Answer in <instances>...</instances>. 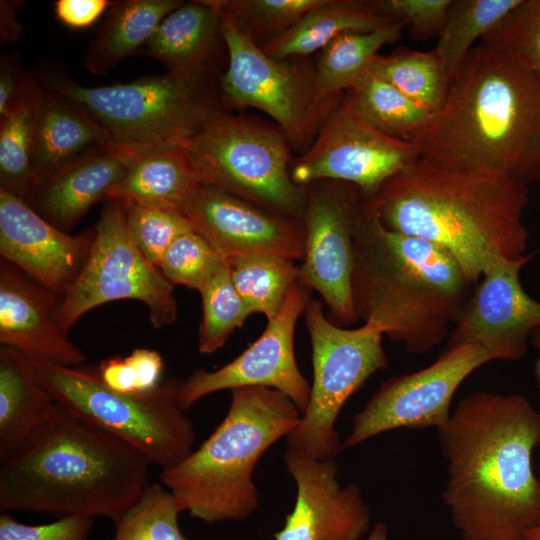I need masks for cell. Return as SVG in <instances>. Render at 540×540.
<instances>
[{
	"label": "cell",
	"mask_w": 540,
	"mask_h": 540,
	"mask_svg": "<svg viewBox=\"0 0 540 540\" xmlns=\"http://www.w3.org/2000/svg\"><path fill=\"white\" fill-rule=\"evenodd\" d=\"M447 460L442 500L462 540H521L540 521L532 468L540 413L520 394L473 392L438 429Z\"/></svg>",
	"instance_id": "cell-1"
},
{
	"label": "cell",
	"mask_w": 540,
	"mask_h": 540,
	"mask_svg": "<svg viewBox=\"0 0 540 540\" xmlns=\"http://www.w3.org/2000/svg\"><path fill=\"white\" fill-rule=\"evenodd\" d=\"M409 141L446 169L540 182V80L480 42L449 83L442 108Z\"/></svg>",
	"instance_id": "cell-2"
},
{
	"label": "cell",
	"mask_w": 540,
	"mask_h": 540,
	"mask_svg": "<svg viewBox=\"0 0 540 540\" xmlns=\"http://www.w3.org/2000/svg\"><path fill=\"white\" fill-rule=\"evenodd\" d=\"M365 200L386 228L447 250L473 284L496 257L527 254L529 191L514 179L454 171L419 157Z\"/></svg>",
	"instance_id": "cell-3"
},
{
	"label": "cell",
	"mask_w": 540,
	"mask_h": 540,
	"mask_svg": "<svg viewBox=\"0 0 540 540\" xmlns=\"http://www.w3.org/2000/svg\"><path fill=\"white\" fill-rule=\"evenodd\" d=\"M151 465L131 445L56 404L0 461V510L114 523L142 496Z\"/></svg>",
	"instance_id": "cell-4"
},
{
	"label": "cell",
	"mask_w": 540,
	"mask_h": 540,
	"mask_svg": "<svg viewBox=\"0 0 540 540\" xmlns=\"http://www.w3.org/2000/svg\"><path fill=\"white\" fill-rule=\"evenodd\" d=\"M472 284L444 248L386 228L364 195L351 279L359 319L408 352L424 353L448 338Z\"/></svg>",
	"instance_id": "cell-5"
},
{
	"label": "cell",
	"mask_w": 540,
	"mask_h": 540,
	"mask_svg": "<svg viewBox=\"0 0 540 540\" xmlns=\"http://www.w3.org/2000/svg\"><path fill=\"white\" fill-rule=\"evenodd\" d=\"M229 410L213 433L159 477L184 511L209 524L242 521L259 505L254 469L264 452L288 436L301 412L282 392L265 387L231 390Z\"/></svg>",
	"instance_id": "cell-6"
},
{
	"label": "cell",
	"mask_w": 540,
	"mask_h": 540,
	"mask_svg": "<svg viewBox=\"0 0 540 540\" xmlns=\"http://www.w3.org/2000/svg\"><path fill=\"white\" fill-rule=\"evenodd\" d=\"M211 77L167 71L130 83L87 87L49 73L43 83L50 92L88 111L112 146L138 155L187 145L209 119L223 111Z\"/></svg>",
	"instance_id": "cell-7"
},
{
	"label": "cell",
	"mask_w": 540,
	"mask_h": 540,
	"mask_svg": "<svg viewBox=\"0 0 540 540\" xmlns=\"http://www.w3.org/2000/svg\"><path fill=\"white\" fill-rule=\"evenodd\" d=\"M56 404L131 445L162 470L191 452L195 430L178 401L182 380L168 379L153 392L124 394L106 387L95 370L30 359Z\"/></svg>",
	"instance_id": "cell-8"
},
{
	"label": "cell",
	"mask_w": 540,
	"mask_h": 540,
	"mask_svg": "<svg viewBox=\"0 0 540 540\" xmlns=\"http://www.w3.org/2000/svg\"><path fill=\"white\" fill-rule=\"evenodd\" d=\"M186 149L201 184L271 213L303 220L306 187L291 178L292 146L277 125L221 111Z\"/></svg>",
	"instance_id": "cell-9"
},
{
	"label": "cell",
	"mask_w": 540,
	"mask_h": 540,
	"mask_svg": "<svg viewBox=\"0 0 540 540\" xmlns=\"http://www.w3.org/2000/svg\"><path fill=\"white\" fill-rule=\"evenodd\" d=\"M312 346L313 382L307 408L287 436L288 450L318 460H334L342 450L336 419L366 380L388 365L383 334L364 323L343 328L310 298L304 311Z\"/></svg>",
	"instance_id": "cell-10"
},
{
	"label": "cell",
	"mask_w": 540,
	"mask_h": 540,
	"mask_svg": "<svg viewBox=\"0 0 540 540\" xmlns=\"http://www.w3.org/2000/svg\"><path fill=\"white\" fill-rule=\"evenodd\" d=\"M218 13L228 53V67L220 79L222 102L263 111L283 131L292 148L304 153L344 94L322 97L315 68L304 57L267 55Z\"/></svg>",
	"instance_id": "cell-11"
},
{
	"label": "cell",
	"mask_w": 540,
	"mask_h": 540,
	"mask_svg": "<svg viewBox=\"0 0 540 540\" xmlns=\"http://www.w3.org/2000/svg\"><path fill=\"white\" fill-rule=\"evenodd\" d=\"M94 230L84 267L56 311L63 334L67 336L88 311L123 299L143 302L154 328L174 324L178 318L174 286L135 246L122 202L107 199Z\"/></svg>",
	"instance_id": "cell-12"
},
{
	"label": "cell",
	"mask_w": 540,
	"mask_h": 540,
	"mask_svg": "<svg viewBox=\"0 0 540 540\" xmlns=\"http://www.w3.org/2000/svg\"><path fill=\"white\" fill-rule=\"evenodd\" d=\"M420 157L409 140L389 137L357 111L350 92L320 128L311 146L291 163V178L299 186L321 180L345 182L366 196Z\"/></svg>",
	"instance_id": "cell-13"
},
{
	"label": "cell",
	"mask_w": 540,
	"mask_h": 540,
	"mask_svg": "<svg viewBox=\"0 0 540 540\" xmlns=\"http://www.w3.org/2000/svg\"><path fill=\"white\" fill-rule=\"evenodd\" d=\"M305 187V252L299 282L320 294L333 323L353 324L359 319L351 287L354 234L364 194L354 185L331 180Z\"/></svg>",
	"instance_id": "cell-14"
},
{
	"label": "cell",
	"mask_w": 540,
	"mask_h": 540,
	"mask_svg": "<svg viewBox=\"0 0 540 540\" xmlns=\"http://www.w3.org/2000/svg\"><path fill=\"white\" fill-rule=\"evenodd\" d=\"M491 361L476 345L447 347L429 366L389 378L352 418V431L342 449L397 428L440 429L451 416L450 405L458 387Z\"/></svg>",
	"instance_id": "cell-15"
},
{
	"label": "cell",
	"mask_w": 540,
	"mask_h": 540,
	"mask_svg": "<svg viewBox=\"0 0 540 540\" xmlns=\"http://www.w3.org/2000/svg\"><path fill=\"white\" fill-rule=\"evenodd\" d=\"M310 299L309 289L295 283L279 314L269 320L260 337L238 357L218 370H196L182 380L178 401L183 410L202 397L221 390L265 387L287 395L303 414L311 385L300 372L294 351L296 323Z\"/></svg>",
	"instance_id": "cell-16"
},
{
	"label": "cell",
	"mask_w": 540,
	"mask_h": 540,
	"mask_svg": "<svg viewBox=\"0 0 540 540\" xmlns=\"http://www.w3.org/2000/svg\"><path fill=\"white\" fill-rule=\"evenodd\" d=\"M532 256H498L486 267L451 329L447 347L476 345L493 361L524 357L528 339L540 326V302L520 281V272Z\"/></svg>",
	"instance_id": "cell-17"
},
{
	"label": "cell",
	"mask_w": 540,
	"mask_h": 540,
	"mask_svg": "<svg viewBox=\"0 0 540 540\" xmlns=\"http://www.w3.org/2000/svg\"><path fill=\"white\" fill-rule=\"evenodd\" d=\"M181 213L191 229L225 260L252 256L303 259V220L271 213L214 186L200 184Z\"/></svg>",
	"instance_id": "cell-18"
},
{
	"label": "cell",
	"mask_w": 540,
	"mask_h": 540,
	"mask_svg": "<svg viewBox=\"0 0 540 540\" xmlns=\"http://www.w3.org/2000/svg\"><path fill=\"white\" fill-rule=\"evenodd\" d=\"M284 463L297 485L293 510L275 540H360L370 510L355 484L341 486L335 460H318L287 449Z\"/></svg>",
	"instance_id": "cell-19"
},
{
	"label": "cell",
	"mask_w": 540,
	"mask_h": 540,
	"mask_svg": "<svg viewBox=\"0 0 540 540\" xmlns=\"http://www.w3.org/2000/svg\"><path fill=\"white\" fill-rule=\"evenodd\" d=\"M95 230L70 235L49 223L25 200L0 190V255L59 297L80 274Z\"/></svg>",
	"instance_id": "cell-20"
},
{
	"label": "cell",
	"mask_w": 540,
	"mask_h": 540,
	"mask_svg": "<svg viewBox=\"0 0 540 540\" xmlns=\"http://www.w3.org/2000/svg\"><path fill=\"white\" fill-rule=\"evenodd\" d=\"M61 297L10 262H0V343L29 359L76 367L85 353L60 330Z\"/></svg>",
	"instance_id": "cell-21"
},
{
	"label": "cell",
	"mask_w": 540,
	"mask_h": 540,
	"mask_svg": "<svg viewBox=\"0 0 540 540\" xmlns=\"http://www.w3.org/2000/svg\"><path fill=\"white\" fill-rule=\"evenodd\" d=\"M135 155L111 144L35 186L25 202L69 233L87 211L125 177Z\"/></svg>",
	"instance_id": "cell-22"
},
{
	"label": "cell",
	"mask_w": 540,
	"mask_h": 540,
	"mask_svg": "<svg viewBox=\"0 0 540 540\" xmlns=\"http://www.w3.org/2000/svg\"><path fill=\"white\" fill-rule=\"evenodd\" d=\"M108 145L106 131L88 111L63 96L44 92L32 151L31 190Z\"/></svg>",
	"instance_id": "cell-23"
},
{
	"label": "cell",
	"mask_w": 540,
	"mask_h": 540,
	"mask_svg": "<svg viewBox=\"0 0 540 540\" xmlns=\"http://www.w3.org/2000/svg\"><path fill=\"white\" fill-rule=\"evenodd\" d=\"M221 18L209 0L182 3L166 15L140 52L168 72L212 76L220 44Z\"/></svg>",
	"instance_id": "cell-24"
},
{
	"label": "cell",
	"mask_w": 540,
	"mask_h": 540,
	"mask_svg": "<svg viewBox=\"0 0 540 540\" xmlns=\"http://www.w3.org/2000/svg\"><path fill=\"white\" fill-rule=\"evenodd\" d=\"M200 184L186 145L172 146L135 155L107 199L181 212Z\"/></svg>",
	"instance_id": "cell-25"
},
{
	"label": "cell",
	"mask_w": 540,
	"mask_h": 540,
	"mask_svg": "<svg viewBox=\"0 0 540 540\" xmlns=\"http://www.w3.org/2000/svg\"><path fill=\"white\" fill-rule=\"evenodd\" d=\"M56 403L41 384L31 360L0 348V461L50 416Z\"/></svg>",
	"instance_id": "cell-26"
},
{
	"label": "cell",
	"mask_w": 540,
	"mask_h": 540,
	"mask_svg": "<svg viewBox=\"0 0 540 540\" xmlns=\"http://www.w3.org/2000/svg\"><path fill=\"white\" fill-rule=\"evenodd\" d=\"M394 22L380 13L374 0H323L262 50L273 58L306 57L344 33L373 31Z\"/></svg>",
	"instance_id": "cell-27"
},
{
	"label": "cell",
	"mask_w": 540,
	"mask_h": 540,
	"mask_svg": "<svg viewBox=\"0 0 540 540\" xmlns=\"http://www.w3.org/2000/svg\"><path fill=\"white\" fill-rule=\"evenodd\" d=\"M182 3L178 0L114 2L90 42L84 57L86 68L101 75L122 59L140 52L162 19Z\"/></svg>",
	"instance_id": "cell-28"
},
{
	"label": "cell",
	"mask_w": 540,
	"mask_h": 540,
	"mask_svg": "<svg viewBox=\"0 0 540 540\" xmlns=\"http://www.w3.org/2000/svg\"><path fill=\"white\" fill-rule=\"evenodd\" d=\"M44 90L29 75L10 113L0 120V190L25 200L32 188L31 160Z\"/></svg>",
	"instance_id": "cell-29"
},
{
	"label": "cell",
	"mask_w": 540,
	"mask_h": 540,
	"mask_svg": "<svg viewBox=\"0 0 540 540\" xmlns=\"http://www.w3.org/2000/svg\"><path fill=\"white\" fill-rule=\"evenodd\" d=\"M405 25L396 21L373 31L344 33L320 50L314 68L321 96L336 98L350 90L380 48L401 38Z\"/></svg>",
	"instance_id": "cell-30"
},
{
	"label": "cell",
	"mask_w": 540,
	"mask_h": 540,
	"mask_svg": "<svg viewBox=\"0 0 540 540\" xmlns=\"http://www.w3.org/2000/svg\"><path fill=\"white\" fill-rule=\"evenodd\" d=\"M522 0H452L434 51L448 83L469 55L476 41L485 37Z\"/></svg>",
	"instance_id": "cell-31"
},
{
	"label": "cell",
	"mask_w": 540,
	"mask_h": 540,
	"mask_svg": "<svg viewBox=\"0 0 540 540\" xmlns=\"http://www.w3.org/2000/svg\"><path fill=\"white\" fill-rule=\"evenodd\" d=\"M348 91L360 115L392 138L409 140L433 117L423 106L368 70Z\"/></svg>",
	"instance_id": "cell-32"
},
{
	"label": "cell",
	"mask_w": 540,
	"mask_h": 540,
	"mask_svg": "<svg viewBox=\"0 0 540 540\" xmlns=\"http://www.w3.org/2000/svg\"><path fill=\"white\" fill-rule=\"evenodd\" d=\"M368 71L389 83L433 115L443 106L448 80L433 50L397 49L390 55H376Z\"/></svg>",
	"instance_id": "cell-33"
},
{
	"label": "cell",
	"mask_w": 540,
	"mask_h": 540,
	"mask_svg": "<svg viewBox=\"0 0 540 540\" xmlns=\"http://www.w3.org/2000/svg\"><path fill=\"white\" fill-rule=\"evenodd\" d=\"M233 285L251 313L267 320L281 311L291 287L299 281L295 261L274 256L226 260Z\"/></svg>",
	"instance_id": "cell-34"
},
{
	"label": "cell",
	"mask_w": 540,
	"mask_h": 540,
	"mask_svg": "<svg viewBox=\"0 0 540 540\" xmlns=\"http://www.w3.org/2000/svg\"><path fill=\"white\" fill-rule=\"evenodd\" d=\"M248 39L259 47L294 26L323 0H209Z\"/></svg>",
	"instance_id": "cell-35"
},
{
	"label": "cell",
	"mask_w": 540,
	"mask_h": 540,
	"mask_svg": "<svg viewBox=\"0 0 540 540\" xmlns=\"http://www.w3.org/2000/svg\"><path fill=\"white\" fill-rule=\"evenodd\" d=\"M199 292L203 314L198 349L203 354H211L219 350L252 313L233 285L227 262Z\"/></svg>",
	"instance_id": "cell-36"
},
{
	"label": "cell",
	"mask_w": 540,
	"mask_h": 540,
	"mask_svg": "<svg viewBox=\"0 0 540 540\" xmlns=\"http://www.w3.org/2000/svg\"><path fill=\"white\" fill-rule=\"evenodd\" d=\"M183 511L165 486L149 484L139 500L114 522L111 540H188L178 523Z\"/></svg>",
	"instance_id": "cell-37"
},
{
	"label": "cell",
	"mask_w": 540,
	"mask_h": 540,
	"mask_svg": "<svg viewBox=\"0 0 540 540\" xmlns=\"http://www.w3.org/2000/svg\"><path fill=\"white\" fill-rule=\"evenodd\" d=\"M481 42L510 55L540 80V0H522Z\"/></svg>",
	"instance_id": "cell-38"
},
{
	"label": "cell",
	"mask_w": 540,
	"mask_h": 540,
	"mask_svg": "<svg viewBox=\"0 0 540 540\" xmlns=\"http://www.w3.org/2000/svg\"><path fill=\"white\" fill-rule=\"evenodd\" d=\"M226 260L198 233L180 235L168 248L158 268L173 285L200 290Z\"/></svg>",
	"instance_id": "cell-39"
},
{
	"label": "cell",
	"mask_w": 540,
	"mask_h": 540,
	"mask_svg": "<svg viewBox=\"0 0 540 540\" xmlns=\"http://www.w3.org/2000/svg\"><path fill=\"white\" fill-rule=\"evenodd\" d=\"M123 205L135 246L157 267L170 245L180 235L192 230L187 219L177 210L138 204Z\"/></svg>",
	"instance_id": "cell-40"
},
{
	"label": "cell",
	"mask_w": 540,
	"mask_h": 540,
	"mask_svg": "<svg viewBox=\"0 0 540 540\" xmlns=\"http://www.w3.org/2000/svg\"><path fill=\"white\" fill-rule=\"evenodd\" d=\"M384 16L410 25L413 39L439 35L452 0H374Z\"/></svg>",
	"instance_id": "cell-41"
},
{
	"label": "cell",
	"mask_w": 540,
	"mask_h": 540,
	"mask_svg": "<svg viewBox=\"0 0 540 540\" xmlns=\"http://www.w3.org/2000/svg\"><path fill=\"white\" fill-rule=\"evenodd\" d=\"M93 518L71 515L40 525L24 524L8 512L0 515V540H88Z\"/></svg>",
	"instance_id": "cell-42"
},
{
	"label": "cell",
	"mask_w": 540,
	"mask_h": 540,
	"mask_svg": "<svg viewBox=\"0 0 540 540\" xmlns=\"http://www.w3.org/2000/svg\"><path fill=\"white\" fill-rule=\"evenodd\" d=\"M113 3L108 0H57L54 11L66 26L82 29L94 24Z\"/></svg>",
	"instance_id": "cell-43"
},
{
	"label": "cell",
	"mask_w": 540,
	"mask_h": 540,
	"mask_svg": "<svg viewBox=\"0 0 540 540\" xmlns=\"http://www.w3.org/2000/svg\"><path fill=\"white\" fill-rule=\"evenodd\" d=\"M126 359L133 370L139 395L151 393L162 384L164 362L158 351L137 348Z\"/></svg>",
	"instance_id": "cell-44"
},
{
	"label": "cell",
	"mask_w": 540,
	"mask_h": 540,
	"mask_svg": "<svg viewBox=\"0 0 540 540\" xmlns=\"http://www.w3.org/2000/svg\"><path fill=\"white\" fill-rule=\"evenodd\" d=\"M95 371L100 381L109 389L139 395L133 370L126 357L114 356L103 359Z\"/></svg>",
	"instance_id": "cell-45"
},
{
	"label": "cell",
	"mask_w": 540,
	"mask_h": 540,
	"mask_svg": "<svg viewBox=\"0 0 540 540\" xmlns=\"http://www.w3.org/2000/svg\"><path fill=\"white\" fill-rule=\"evenodd\" d=\"M27 75L12 58L2 57L0 66V120L14 107Z\"/></svg>",
	"instance_id": "cell-46"
},
{
	"label": "cell",
	"mask_w": 540,
	"mask_h": 540,
	"mask_svg": "<svg viewBox=\"0 0 540 540\" xmlns=\"http://www.w3.org/2000/svg\"><path fill=\"white\" fill-rule=\"evenodd\" d=\"M20 2L1 1L0 2V38L1 43H11L16 41L22 31V26L17 18Z\"/></svg>",
	"instance_id": "cell-47"
},
{
	"label": "cell",
	"mask_w": 540,
	"mask_h": 540,
	"mask_svg": "<svg viewBox=\"0 0 540 540\" xmlns=\"http://www.w3.org/2000/svg\"><path fill=\"white\" fill-rule=\"evenodd\" d=\"M531 343L538 353L533 366V376L535 384L538 388H540V326L533 332L531 336Z\"/></svg>",
	"instance_id": "cell-48"
},
{
	"label": "cell",
	"mask_w": 540,
	"mask_h": 540,
	"mask_svg": "<svg viewBox=\"0 0 540 540\" xmlns=\"http://www.w3.org/2000/svg\"><path fill=\"white\" fill-rule=\"evenodd\" d=\"M365 540H389L386 525L382 522L375 524Z\"/></svg>",
	"instance_id": "cell-49"
},
{
	"label": "cell",
	"mask_w": 540,
	"mask_h": 540,
	"mask_svg": "<svg viewBox=\"0 0 540 540\" xmlns=\"http://www.w3.org/2000/svg\"><path fill=\"white\" fill-rule=\"evenodd\" d=\"M521 540H540V521L531 527L521 538Z\"/></svg>",
	"instance_id": "cell-50"
},
{
	"label": "cell",
	"mask_w": 540,
	"mask_h": 540,
	"mask_svg": "<svg viewBox=\"0 0 540 540\" xmlns=\"http://www.w3.org/2000/svg\"><path fill=\"white\" fill-rule=\"evenodd\" d=\"M538 478H539V480H540V473H539V475H538Z\"/></svg>",
	"instance_id": "cell-51"
}]
</instances>
